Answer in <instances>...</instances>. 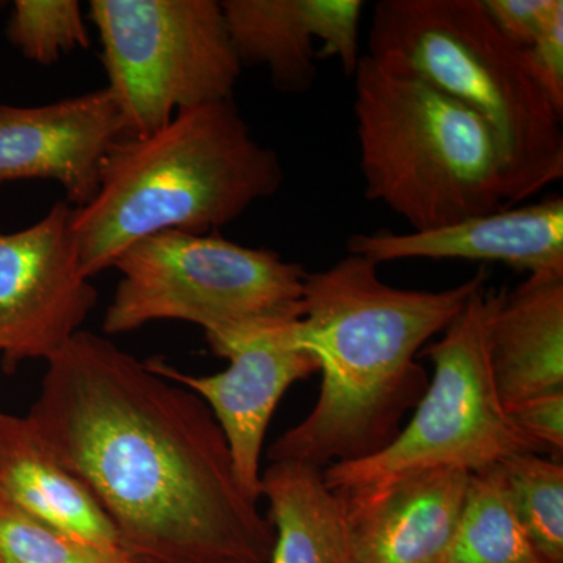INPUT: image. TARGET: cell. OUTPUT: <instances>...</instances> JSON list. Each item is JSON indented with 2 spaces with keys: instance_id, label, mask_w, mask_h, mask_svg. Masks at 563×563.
I'll return each instance as SVG.
<instances>
[{
  "instance_id": "6",
  "label": "cell",
  "mask_w": 563,
  "mask_h": 563,
  "mask_svg": "<svg viewBox=\"0 0 563 563\" xmlns=\"http://www.w3.org/2000/svg\"><path fill=\"white\" fill-rule=\"evenodd\" d=\"M102 331L121 335L152 321L201 325L211 351L243 333L301 320V265L217 233L166 231L128 247Z\"/></svg>"
},
{
  "instance_id": "25",
  "label": "cell",
  "mask_w": 563,
  "mask_h": 563,
  "mask_svg": "<svg viewBox=\"0 0 563 563\" xmlns=\"http://www.w3.org/2000/svg\"><path fill=\"white\" fill-rule=\"evenodd\" d=\"M523 51L533 80L542 88L555 110L563 114V10L555 14L539 38Z\"/></svg>"
},
{
  "instance_id": "20",
  "label": "cell",
  "mask_w": 563,
  "mask_h": 563,
  "mask_svg": "<svg viewBox=\"0 0 563 563\" xmlns=\"http://www.w3.org/2000/svg\"><path fill=\"white\" fill-rule=\"evenodd\" d=\"M7 36L25 58L44 66L54 65L63 54L90 46L76 0H16Z\"/></svg>"
},
{
  "instance_id": "26",
  "label": "cell",
  "mask_w": 563,
  "mask_h": 563,
  "mask_svg": "<svg viewBox=\"0 0 563 563\" xmlns=\"http://www.w3.org/2000/svg\"><path fill=\"white\" fill-rule=\"evenodd\" d=\"M131 563H157V562L133 561V559H131ZM206 563H235V562H206Z\"/></svg>"
},
{
  "instance_id": "1",
  "label": "cell",
  "mask_w": 563,
  "mask_h": 563,
  "mask_svg": "<svg viewBox=\"0 0 563 563\" xmlns=\"http://www.w3.org/2000/svg\"><path fill=\"white\" fill-rule=\"evenodd\" d=\"M27 417L133 561L269 562L273 526L209 406L109 339L79 331L51 357Z\"/></svg>"
},
{
  "instance_id": "17",
  "label": "cell",
  "mask_w": 563,
  "mask_h": 563,
  "mask_svg": "<svg viewBox=\"0 0 563 563\" xmlns=\"http://www.w3.org/2000/svg\"><path fill=\"white\" fill-rule=\"evenodd\" d=\"M242 66H266L276 90L302 95L317 77L314 27L307 0L221 2Z\"/></svg>"
},
{
  "instance_id": "10",
  "label": "cell",
  "mask_w": 563,
  "mask_h": 563,
  "mask_svg": "<svg viewBox=\"0 0 563 563\" xmlns=\"http://www.w3.org/2000/svg\"><path fill=\"white\" fill-rule=\"evenodd\" d=\"M298 321L255 329L213 352L229 361L211 376L185 374L158 358L147 366L188 388L209 406L231 451L236 479L251 501L262 498L261 459L277 404L292 384L320 373V362L301 344Z\"/></svg>"
},
{
  "instance_id": "22",
  "label": "cell",
  "mask_w": 563,
  "mask_h": 563,
  "mask_svg": "<svg viewBox=\"0 0 563 563\" xmlns=\"http://www.w3.org/2000/svg\"><path fill=\"white\" fill-rule=\"evenodd\" d=\"M314 27V38L322 43V57L336 58L344 73L354 76L362 55V0H307Z\"/></svg>"
},
{
  "instance_id": "27",
  "label": "cell",
  "mask_w": 563,
  "mask_h": 563,
  "mask_svg": "<svg viewBox=\"0 0 563 563\" xmlns=\"http://www.w3.org/2000/svg\"><path fill=\"white\" fill-rule=\"evenodd\" d=\"M2 5H3V3H2V2H0V7H2Z\"/></svg>"
},
{
  "instance_id": "5",
  "label": "cell",
  "mask_w": 563,
  "mask_h": 563,
  "mask_svg": "<svg viewBox=\"0 0 563 563\" xmlns=\"http://www.w3.org/2000/svg\"><path fill=\"white\" fill-rule=\"evenodd\" d=\"M366 55L420 77L490 125L509 173V207L562 180L563 114L483 0L377 2Z\"/></svg>"
},
{
  "instance_id": "3",
  "label": "cell",
  "mask_w": 563,
  "mask_h": 563,
  "mask_svg": "<svg viewBox=\"0 0 563 563\" xmlns=\"http://www.w3.org/2000/svg\"><path fill=\"white\" fill-rule=\"evenodd\" d=\"M284 184L279 155L254 139L232 99L180 111L147 136L107 152L99 188L74 207L73 236L88 279L155 233L207 235Z\"/></svg>"
},
{
  "instance_id": "13",
  "label": "cell",
  "mask_w": 563,
  "mask_h": 563,
  "mask_svg": "<svg viewBox=\"0 0 563 563\" xmlns=\"http://www.w3.org/2000/svg\"><path fill=\"white\" fill-rule=\"evenodd\" d=\"M347 254L383 265L387 262H498L529 274L563 272V198L506 207L421 232L355 233Z\"/></svg>"
},
{
  "instance_id": "15",
  "label": "cell",
  "mask_w": 563,
  "mask_h": 563,
  "mask_svg": "<svg viewBox=\"0 0 563 563\" xmlns=\"http://www.w3.org/2000/svg\"><path fill=\"white\" fill-rule=\"evenodd\" d=\"M0 501L103 554L131 561L101 504L29 417L0 412Z\"/></svg>"
},
{
  "instance_id": "2",
  "label": "cell",
  "mask_w": 563,
  "mask_h": 563,
  "mask_svg": "<svg viewBox=\"0 0 563 563\" xmlns=\"http://www.w3.org/2000/svg\"><path fill=\"white\" fill-rule=\"evenodd\" d=\"M377 268L346 254L307 273L298 333L320 362L321 388L310 413L272 444L269 461L322 470L390 446L428 388L422 350L487 282L479 272L446 290H404Z\"/></svg>"
},
{
  "instance_id": "9",
  "label": "cell",
  "mask_w": 563,
  "mask_h": 563,
  "mask_svg": "<svg viewBox=\"0 0 563 563\" xmlns=\"http://www.w3.org/2000/svg\"><path fill=\"white\" fill-rule=\"evenodd\" d=\"M74 207L57 202L20 232H0V357L3 372L49 361L80 331L98 302L81 272Z\"/></svg>"
},
{
  "instance_id": "16",
  "label": "cell",
  "mask_w": 563,
  "mask_h": 563,
  "mask_svg": "<svg viewBox=\"0 0 563 563\" xmlns=\"http://www.w3.org/2000/svg\"><path fill=\"white\" fill-rule=\"evenodd\" d=\"M274 544L268 563H351L342 503L322 470L279 461L262 473Z\"/></svg>"
},
{
  "instance_id": "8",
  "label": "cell",
  "mask_w": 563,
  "mask_h": 563,
  "mask_svg": "<svg viewBox=\"0 0 563 563\" xmlns=\"http://www.w3.org/2000/svg\"><path fill=\"white\" fill-rule=\"evenodd\" d=\"M102 63L128 136L232 99L242 74L217 0H92Z\"/></svg>"
},
{
  "instance_id": "7",
  "label": "cell",
  "mask_w": 563,
  "mask_h": 563,
  "mask_svg": "<svg viewBox=\"0 0 563 563\" xmlns=\"http://www.w3.org/2000/svg\"><path fill=\"white\" fill-rule=\"evenodd\" d=\"M442 333L422 350L433 374L413 417L380 453L328 466L322 473L331 490H354L426 470L473 473L512 455L542 454L515 424L493 379L485 285Z\"/></svg>"
},
{
  "instance_id": "19",
  "label": "cell",
  "mask_w": 563,
  "mask_h": 563,
  "mask_svg": "<svg viewBox=\"0 0 563 563\" xmlns=\"http://www.w3.org/2000/svg\"><path fill=\"white\" fill-rule=\"evenodd\" d=\"M515 512L548 563H563V461L526 453L501 462Z\"/></svg>"
},
{
  "instance_id": "21",
  "label": "cell",
  "mask_w": 563,
  "mask_h": 563,
  "mask_svg": "<svg viewBox=\"0 0 563 563\" xmlns=\"http://www.w3.org/2000/svg\"><path fill=\"white\" fill-rule=\"evenodd\" d=\"M0 563H131L0 501Z\"/></svg>"
},
{
  "instance_id": "14",
  "label": "cell",
  "mask_w": 563,
  "mask_h": 563,
  "mask_svg": "<svg viewBox=\"0 0 563 563\" xmlns=\"http://www.w3.org/2000/svg\"><path fill=\"white\" fill-rule=\"evenodd\" d=\"M487 344L507 412L563 391V272L532 273L514 290L487 292Z\"/></svg>"
},
{
  "instance_id": "18",
  "label": "cell",
  "mask_w": 563,
  "mask_h": 563,
  "mask_svg": "<svg viewBox=\"0 0 563 563\" xmlns=\"http://www.w3.org/2000/svg\"><path fill=\"white\" fill-rule=\"evenodd\" d=\"M443 563H548L515 512L501 463L470 473Z\"/></svg>"
},
{
  "instance_id": "24",
  "label": "cell",
  "mask_w": 563,
  "mask_h": 563,
  "mask_svg": "<svg viewBox=\"0 0 563 563\" xmlns=\"http://www.w3.org/2000/svg\"><path fill=\"white\" fill-rule=\"evenodd\" d=\"M509 413L542 454L563 461V391L528 399L510 409Z\"/></svg>"
},
{
  "instance_id": "23",
  "label": "cell",
  "mask_w": 563,
  "mask_h": 563,
  "mask_svg": "<svg viewBox=\"0 0 563 563\" xmlns=\"http://www.w3.org/2000/svg\"><path fill=\"white\" fill-rule=\"evenodd\" d=\"M499 32L521 49L531 46L563 10L562 0H483Z\"/></svg>"
},
{
  "instance_id": "12",
  "label": "cell",
  "mask_w": 563,
  "mask_h": 563,
  "mask_svg": "<svg viewBox=\"0 0 563 563\" xmlns=\"http://www.w3.org/2000/svg\"><path fill=\"white\" fill-rule=\"evenodd\" d=\"M468 479L465 470H426L335 492L351 563H443Z\"/></svg>"
},
{
  "instance_id": "11",
  "label": "cell",
  "mask_w": 563,
  "mask_h": 563,
  "mask_svg": "<svg viewBox=\"0 0 563 563\" xmlns=\"http://www.w3.org/2000/svg\"><path fill=\"white\" fill-rule=\"evenodd\" d=\"M122 136L124 121L107 88L46 106H0V185L54 180L79 209L98 192L103 158Z\"/></svg>"
},
{
  "instance_id": "4",
  "label": "cell",
  "mask_w": 563,
  "mask_h": 563,
  "mask_svg": "<svg viewBox=\"0 0 563 563\" xmlns=\"http://www.w3.org/2000/svg\"><path fill=\"white\" fill-rule=\"evenodd\" d=\"M354 117L363 191L410 231L509 207V173L490 125L446 92L362 55Z\"/></svg>"
}]
</instances>
